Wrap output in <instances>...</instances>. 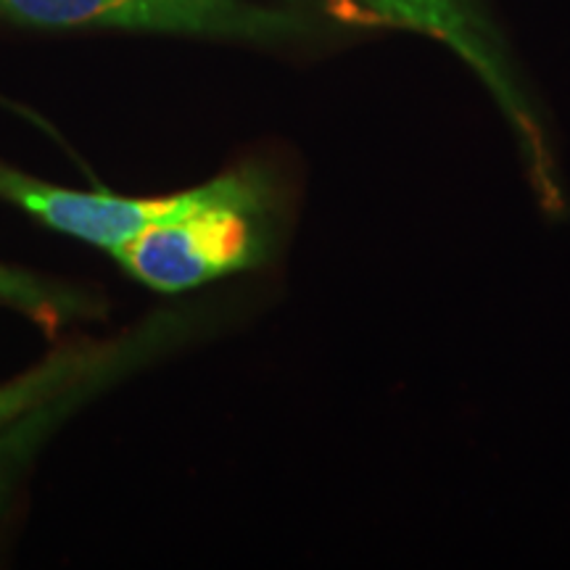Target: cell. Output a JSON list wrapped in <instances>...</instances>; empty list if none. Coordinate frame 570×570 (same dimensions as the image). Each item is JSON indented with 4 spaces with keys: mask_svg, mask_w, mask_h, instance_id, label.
<instances>
[{
    "mask_svg": "<svg viewBox=\"0 0 570 570\" xmlns=\"http://www.w3.org/2000/svg\"><path fill=\"white\" fill-rule=\"evenodd\" d=\"M104 381V375L85 377V381L75 383V386L61 391V394L48 399V402L24 412V415L13 417L11 423L0 425V510H3V502L9 497V489L13 479H17L21 462L30 458L35 449L40 446V441L67 417V412L80 407L92 391L101 389Z\"/></svg>",
    "mask_w": 570,
    "mask_h": 570,
    "instance_id": "obj_5",
    "label": "cell"
},
{
    "mask_svg": "<svg viewBox=\"0 0 570 570\" xmlns=\"http://www.w3.org/2000/svg\"><path fill=\"white\" fill-rule=\"evenodd\" d=\"M0 19L32 30H119L285 42L312 32L296 0H0Z\"/></svg>",
    "mask_w": 570,
    "mask_h": 570,
    "instance_id": "obj_2",
    "label": "cell"
},
{
    "mask_svg": "<svg viewBox=\"0 0 570 570\" xmlns=\"http://www.w3.org/2000/svg\"><path fill=\"white\" fill-rule=\"evenodd\" d=\"M275 202L265 169L235 167L223 196L146 227L111 256L146 288L185 294L265 265L275 244Z\"/></svg>",
    "mask_w": 570,
    "mask_h": 570,
    "instance_id": "obj_1",
    "label": "cell"
},
{
    "mask_svg": "<svg viewBox=\"0 0 570 570\" xmlns=\"http://www.w3.org/2000/svg\"><path fill=\"white\" fill-rule=\"evenodd\" d=\"M233 175L235 169L169 196L132 198L109 194V190L61 188V185L38 180V177L0 161V198L24 209L42 225L90 246L106 248L111 254L114 248L125 246L146 227L180 217L185 212L219 198L230 188Z\"/></svg>",
    "mask_w": 570,
    "mask_h": 570,
    "instance_id": "obj_4",
    "label": "cell"
},
{
    "mask_svg": "<svg viewBox=\"0 0 570 570\" xmlns=\"http://www.w3.org/2000/svg\"><path fill=\"white\" fill-rule=\"evenodd\" d=\"M346 3L381 24L415 32L458 56L489 90L491 101L497 104L504 122L515 135L525 169H529V180L541 204L550 212L562 209L566 196H562V183L539 114L531 106V98L525 96L494 30L475 9L473 0H346Z\"/></svg>",
    "mask_w": 570,
    "mask_h": 570,
    "instance_id": "obj_3",
    "label": "cell"
}]
</instances>
